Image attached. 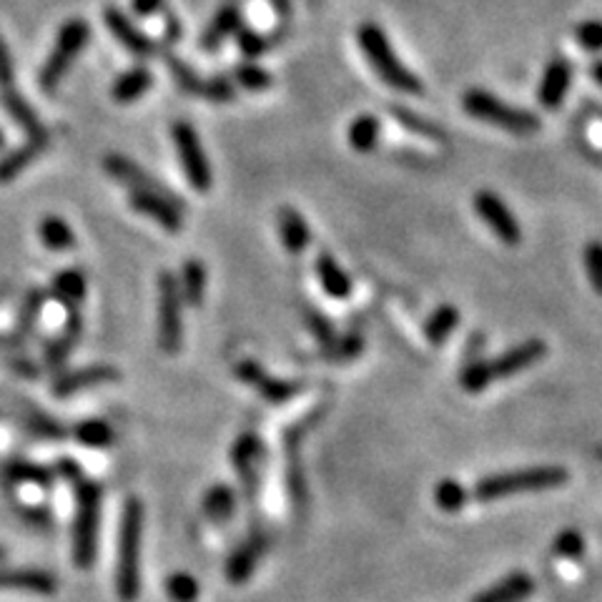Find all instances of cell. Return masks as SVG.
Wrapping results in <instances>:
<instances>
[{"label":"cell","mask_w":602,"mask_h":602,"mask_svg":"<svg viewBox=\"0 0 602 602\" xmlns=\"http://www.w3.org/2000/svg\"><path fill=\"white\" fill-rule=\"evenodd\" d=\"M201 96L206 98V101L211 103H231L234 101L236 91H234V83L229 81V78H209V81H204V88H201Z\"/></svg>","instance_id":"cell-47"},{"label":"cell","mask_w":602,"mask_h":602,"mask_svg":"<svg viewBox=\"0 0 602 602\" xmlns=\"http://www.w3.org/2000/svg\"><path fill=\"white\" fill-rule=\"evenodd\" d=\"M81 337H83L81 309H71V312H68V322L63 324V332L46 347V367L51 369V372L61 369L63 364L68 362V357H71L73 347L81 342Z\"/></svg>","instance_id":"cell-19"},{"label":"cell","mask_w":602,"mask_h":602,"mask_svg":"<svg viewBox=\"0 0 602 602\" xmlns=\"http://www.w3.org/2000/svg\"><path fill=\"white\" fill-rule=\"evenodd\" d=\"M236 36V43H239L241 53H244L246 58H259L264 56L266 51H269L271 46L276 43V38L281 36V33H271V36H261V33L251 31V28H244L241 26L239 31L234 33Z\"/></svg>","instance_id":"cell-40"},{"label":"cell","mask_w":602,"mask_h":602,"mask_svg":"<svg viewBox=\"0 0 602 602\" xmlns=\"http://www.w3.org/2000/svg\"><path fill=\"white\" fill-rule=\"evenodd\" d=\"M179 279L181 299L186 304H191V307H201V301L206 296V266L199 259L184 261Z\"/></svg>","instance_id":"cell-31"},{"label":"cell","mask_w":602,"mask_h":602,"mask_svg":"<svg viewBox=\"0 0 602 602\" xmlns=\"http://www.w3.org/2000/svg\"><path fill=\"white\" fill-rule=\"evenodd\" d=\"M51 296L56 301H61L68 312L71 309H81L83 299H86V276H83V271L66 269L61 274H56Z\"/></svg>","instance_id":"cell-28"},{"label":"cell","mask_w":602,"mask_h":602,"mask_svg":"<svg viewBox=\"0 0 602 602\" xmlns=\"http://www.w3.org/2000/svg\"><path fill=\"white\" fill-rule=\"evenodd\" d=\"M234 78L246 91H266V88H271V81H274L271 73L266 68L256 66V63H244V66L236 68Z\"/></svg>","instance_id":"cell-45"},{"label":"cell","mask_w":602,"mask_h":602,"mask_svg":"<svg viewBox=\"0 0 602 602\" xmlns=\"http://www.w3.org/2000/svg\"><path fill=\"white\" fill-rule=\"evenodd\" d=\"M56 577L43 570H0V590H26L36 595L56 592Z\"/></svg>","instance_id":"cell-24"},{"label":"cell","mask_w":602,"mask_h":602,"mask_svg":"<svg viewBox=\"0 0 602 602\" xmlns=\"http://www.w3.org/2000/svg\"><path fill=\"white\" fill-rule=\"evenodd\" d=\"M73 437L78 444L91 449H106L113 444V429L111 424L103 419H83L73 427Z\"/></svg>","instance_id":"cell-36"},{"label":"cell","mask_w":602,"mask_h":602,"mask_svg":"<svg viewBox=\"0 0 602 602\" xmlns=\"http://www.w3.org/2000/svg\"><path fill=\"white\" fill-rule=\"evenodd\" d=\"M184 344V299L179 279L171 271L159 274V347L166 354H179Z\"/></svg>","instance_id":"cell-7"},{"label":"cell","mask_w":602,"mask_h":602,"mask_svg":"<svg viewBox=\"0 0 602 602\" xmlns=\"http://www.w3.org/2000/svg\"><path fill=\"white\" fill-rule=\"evenodd\" d=\"M457 324H460V312L452 304H442L424 322V337L432 347H442L449 339V334L457 329Z\"/></svg>","instance_id":"cell-30"},{"label":"cell","mask_w":602,"mask_h":602,"mask_svg":"<svg viewBox=\"0 0 602 602\" xmlns=\"http://www.w3.org/2000/svg\"><path fill=\"white\" fill-rule=\"evenodd\" d=\"M492 382H495V374H492L490 362H485V359H472V362L467 364L460 374L462 389L470 394L485 392Z\"/></svg>","instance_id":"cell-39"},{"label":"cell","mask_w":602,"mask_h":602,"mask_svg":"<svg viewBox=\"0 0 602 602\" xmlns=\"http://www.w3.org/2000/svg\"><path fill=\"white\" fill-rule=\"evenodd\" d=\"M3 477L13 485H36L43 490L53 487V472L26 460H11L8 465H3Z\"/></svg>","instance_id":"cell-32"},{"label":"cell","mask_w":602,"mask_h":602,"mask_svg":"<svg viewBox=\"0 0 602 602\" xmlns=\"http://www.w3.org/2000/svg\"><path fill=\"white\" fill-rule=\"evenodd\" d=\"M592 78H595L597 86H602V61L592 63Z\"/></svg>","instance_id":"cell-55"},{"label":"cell","mask_w":602,"mask_h":602,"mask_svg":"<svg viewBox=\"0 0 602 602\" xmlns=\"http://www.w3.org/2000/svg\"><path fill=\"white\" fill-rule=\"evenodd\" d=\"M264 552L266 537L261 535V532H254L244 545L231 552L229 562H226V577H229L234 585H244L251 577V572L256 570V562H259V557L264 555Z\"/></svg>","instance_id":"cell-18"},{"label":"cell","mask_w":602,"mask_h":602,"mask_svg":"<svg viewBox=\"0 0 602 602\" xmlns=\"http://www.w3.org/2000/svg\"><path fill=\"white\" fill-rule=\"evenodd\" d=\"M88 38H91V28H88V23L81 21V18H73V21H68L66 26L58 31L56 48L51 51L46 66L41 68V73H38V86H41V91L53 93L61 86L63 76H66L68 68L73 66V58L88 46Z\"/></svg>","instance_id":"cell-6"},{"label":"cell","mask_w":602,"mask_h":602,"mask_svg":"<svg viewBox=\"0 0 602 602\" xmlns=\"http://www.w3.org/2000/svg\"><path fill=\"white\" fill-rule=\"evenodd\" d=\"M317 276L322 289L334 299H347L352 294V276L342 269V264L329 251H322L317 256Z\"/></svg>","instance_id":"cell-26"},{"label":"cell","mask_w":602,"mask_h":602,"mask_svg":"<svg viewBox=\"0 0 602 602\" xmlns=\"http://www.w3.org/2000/svg\"><path fill=\"white\" fill-rule=\"evenodd\" d=\"M597 457H600V460H602V447H600V449H597Z\"/></svg>","instance_id":"cell-58"},{"label":"cell","mask_w":602,"mask_h":602,"mask_svg":"<svg viewBox=\"0 0 602 602\" xmlns=\"http://www.w3.org/2000/svg\"><path fill=\"white\" fill-rule=\"evenodd\" d=\"M470 492L460 485L457 480H442L434 487V502L442 512H460L465 510Z\"/></svg>","instance_id":"cell-37"},{"label":"cell","mask_w":602,"mask_h":602,"mask_svg":"<svg viewBox=\"0 0 602 602\" xmlns=\"http://www.w3.org/2000/svg\"><path fill=\"white\" fill-rule=\"evenodd\" d=\"M462 106L477 121L490 123V126L502 128V131L515 133V136H530V133L540 131V118L535 113L510 106V103L500 101V98L482 91V88L467 91L465 98H462Z\"/></svg>","instance_id":"cell-5"},{"label":"cell","mask_w":602,"mask_h":602,"mask_svg":"<svg viewBox=\"0 0 602 602\" xmlns=\"http://www.w3.org/2000/svg\"><path fill=\"white\" fill-rule=\"evenodd\" d=\"M48 143H51L48 141V133H43V136L28 138V143H23L21 148H16V151H11L8 156H3V159H0V184H11L16 176H21L23 171H26L28 166H31L33 161L46 151Z\"/></svg>","instance_id":"cell-21"},{"label":"cell","mask_w":602,"mask_h":602,"mask_svg":"<svg viewBox=\"0 0 602 602\" xmlns=\"http://www.w3.org/2000/svg\"><path fill=\"white\" fill-rule=\"evenodd\" d=\"M0 101H3V108L11 113L13 121H16L18 126L28 133V136L36 138V136H43V133H46V128H43L41 118L36 116V111L31 108V103H28L26 98L16 91V88L8 93H0Z\"/></svg>","instance_id":"cell-29"},{"label":"cell","mask_w":602,"mask_h":602,"mask_svg":"<svg viewBox=\"0 0 602 602\" xmlns=\"http://www.w3.org/2000/svg\"><path fill=\"white\" fill-rule=\"evenodd\" d=\"M279 236L289 254H304L312 244V229H309L307 219L291 206L279 211Z\"/></svg>","instance_id":"cell-23"},{"label":"cell","mask_w":602,"mask_h":602,"mask_svg":"<svg viewBox=\"0 0 602 602\" xmlns=\"http://www.w3.org/2000/svg\"><path fill=\"white\" fill-rule=\"evenodd\" d=\"M572 83V68L567 63V58L557 56L547 63V68L542 71L540 88H537V101L542 103V108L547 111H557L565 103L567 91Z\"/></svg>","instance_id":"cell-12"},{"label":"cell","mask_w":602,"mask_h":602,"mask_svg":"<svg viewBox=\"0 0 602 602\" xmlns=\"http://www.w3.org/2000/svg\"><path fill=\"white\" fill-rule=\"evenodd\" d=\"M103 169H106L113 179L121 181V184L131 186L133 191H154V194L174 196L171 191H166L154 176H148L141 166L133 164L131 159H126V156L121 154H108L106 159H103Z\"/></svg>","instance_id":"cell-16"},{"label":"cell","mask_w":602,"mask_h":602,"mask_svg":"<svg viewBox=\"0 0 602 602\" xmlns=\"http://www.w3.org/2000/svg\"><path fill=\"white\" fill-rule=\"evenodd\" d=\"M264 457V444L256 437L254 432H246L236 439L234 449H231V465L239 472L241 482L246 485V490H256V470H259V462Z\"/></svg>","instance_id":"cell-15"},{"label":"cell","mask_w":602,"mask_h":602,"mask_svg":"<svg viewBox=\"0 0 602 602\" xmlns=\"http://www.w3.org/2000/svg\"><path fill=\"white\" fill-rule=\"evenodd\" d=\"M475 211L482 221L492 229V234L507 246H517L522 241V229L517 224L515 214L507 209L505 201L492 191H480L475 194Z\"/></svg>","instance_id":"cell-10"},{"label":"cell","mask_w":602,"mask_h":602,"mask_svg":"<svg viewBox=\"0 0 602 602\" xmlns=\"http://www.w3.org/2000/svg\"><path fill=\"white\" fill-rule=\"evenodd\" d=\"M239 28H241L239 6H236V3H226V6H221L219 11H216L214 21H211L209 26H206V31L201 33L199 48L209 53L216 51V48H219L226 38L234 36Z\"/></svg>","instance_id":"cell-22"},{"label":"cell","mask_w":602,"mask_h":602,"mask_svg":"<svg viewBox=\"0 0 602 602\" xmlns=\"http://www.w3.org/2000/svg\"><path fill=\"white\" fill-rule=\"evenodd\" d=\"M3 146H6V133L0 131V148H3Z\"/></svg>","instance_id":"cell-56"},{"label":"cell","mask_w":602,"mask_h":602,"mask_svg":"<svg viewBox=\"0 0 602 602\" xmlns=\"http://www.w3.org/2000/svg\"><path fill=\"white\" fill-rule=\"evenodd\" d=\"M0 557H6V550H3V547H0Z\"/></svg>","instance_id":"cell-57"},{"label":"cell","mask_w":602,"mask_h":602,"mask_svg":"<svg viewBox=\"0 0 602 602\" xmlns=\"http://www.w3.org/2000/svg\"><path fill=\"white\" fill-rule=\"evenodd\" d=\"M582 261H585V269H587V276H590L592 289L602 296V244L600 241H590V244L585 246Z\"/></svg>","instance_id":"cell-46"},{"label":"cell","mask_w":602,"mask_h":602,"mask_svg":"<svg viewBox=\"0 0 602 602\" xmlns=\"http://www.w3.org/2000/svg\"><path fill=\"white\" fill-rule=\"evenodd\" d=\"M392 116L397 118L399 126H404V128H407V131L419 133V136L434 138V141H437V143L444 141V133L439 131V128L434 126V123H429L427 118L417 116V113H412V111H409V108H397V106H394L392 108Z\"/></svg>","instance_id":"cell-43"},{"label":"cell","mask_w":602,"mask_h":602,"mask_svg":"<svg viewBox=\"0 0 602 602\" xmlns=\"http://www.w3.org/2000/svg\"><path fill=\"white\" fill-rule=\"evenodd\" d=\"M38 234L51 251H71L76 246V234L61 216H46L38 226Z\"/></svg>","instance_id":"cell-35"},{"label":"cell","mask_w":602,"mask_h":602,"mask_svg":"<svg viewBox=\"0 0 602 602\" xmlns=\"http://www.w3.org/2000/svg\"><path fill=\"white\" fill-rule=\"evenodd\" d=\"M8 367H11L13 372L21 374V377H28V379L38 377L36 362H31L28 357H8Z\"/></svg>","instance_id":"cell-52"},{"label":"cell","mask_w":602,"mask_h":602,"mask_svg":"<svg viewBox=\"0 0 602 602\" xmlns=\"http://www.w3.org/2000/svg\"><path fill=\"white\" fill-rule=\"evenodd\" d=\"M28 429H33L36 434H41V437H48V439H58L66 434V429L61 427L58 422H53L51 417H46V414H33L31 419L26 422Z\"/></svg>","instance_id":"cell-51"},{"label":"cell","mask_w":602,"mask_h":602,"mask_svg":"<svg viewBox=\"0 0 602 602\" xmlns=\"http://www.w3.org/2000/svg\"><path fill=\"white\" fill-rule=\"evenodd\" d=\"M236 510V495L229 485H214L204 495V515L211 522L221 525V522L229 520Z\"/></svg>","instance_id":"cell-34"},{"label":"cell","mask_w":602,"mask_h":602,"mask_svg":"<svg viewBox=\"0 0 602 602\" xmlns=\"http://www.w3.org/2000/svg\"><path fill=\"white\" fill-rule=\"evenodd\" d=\"M379 131H382L379 118L372 116V113H362V116L354 118L352 126H349V146H352L354 151H359V154H369V151L377 148Z\"/></svg>","instance_id":"cell-33"},{"label":"cell","mask_w":602,"mask_h":602,"mask_svg":"<svg viewBox=\"0 0 602 602\" xmlns=\"http://www.w3.org/2000/svg\"><path fill=\"white\" fill-rule=\"evenodd\" d=\"M166 595L174 602H196L201 595V587L196 582V577L189 575V572H174L166 580Z\"/></svg>","instance_id":"cell-41"},{"label":"cell","mask_w":602,"mask_h":602,"mask_svg":"<svg viewBox=\"0 0 602 602\" xmlns=\"http://www.w3.org/2000/svg\"><path fill=\"white\" fill-rule=\"evenodd\" d=\"M58 472L71 482L76 497V522H73V562L78 570H88L96 560L98 520H101V487L83 477L73 460H61Z\"/></svg>","instance_id":"cell-1"},{"label":"cell","mask_w":602,"mask_h":602,"mask_svg":"<svg viewBox=\"0 0 602 602\" xmlns=\"http://www.w3.org/2000/svg\"><path fill=\"white\" fill-rule=\"evenodd\" d=\"M166 66H169L171 76H174L176 86H179L181 91L189 93V96H201L204 78H201L199 73L189 66V63H184L181 58H176L174 53H166Z\"/></svg>","instance_id":"cell-38"},{"label":"cell","mask_w":602,"mask_h":602,"mask_svg":"<svg viewBox=\"0 0 602 602\" xmlns=\"http://www.w3.org/2000/svg\"><path fill=\"white\" fill-rule=\"evenodd\" d=\"M181 33H184V28H181V23L176 21L174 13H166V41L171 43L181 41Z\"/></svg>","instance_id":"cell-54"},{"label":"cell","mask_w":602,"mask_h":602,"mask_svg":"<svg viewBox=\"0 0 602 602\" xmlns=\"http://www.w3.org/2000/svg\"><path fill=\"white\" fill-rule=\"evenodd\" d=\"M545 354H547V344L542 342V339H527V342L517 344V347L507 349L505 354H500L495 362H490L492 374H495V379L497 377H502V379L515 377V374L535 367V364L540 362Z\"/></svg>","instance_id":"cell-13"},{"label":"cell","mask_w":602,"mask_h":602,"mask_svg":"<svg viewBox=\"0 0 602 602\" xmlns=\"http://www.w3.org/2000/svg\"><path fill=\"white\" fill-rule=\"evenodd\" d=\"M166 0H133V13L136 16H154V13L164 11Z\"/></svg>","instance_id":"cell-53"},{"label":"cell","mask_w":602,"mask_h":602,"mask_svg":"<svg viewBox=\"0 0 602 602\" xmlns=\"http://www.w3.org/2000/svg\"><path fill=\"white\" fill-rule=\"evenodd\" d=\"M171 136H174L179 164L181 169H184L189 184L194 186L196 191H201V194H206V191L211 189L214 174H211L209 156H206L204 146H201V138L199 133H196V128L186 121H176L174 128H171Z\"/></svg>","instance_id":"cell-8"},{"label":"cell","mask_w":602,"mask_h":602,"mask_svg":"<svg viewBox=\"0 0 602 602\" xmlns=\"http://www.w3.org/2000/svg\"><path fill=\"white\" fill-rule=\"evenodd\" d=\"M552 555L562 560H580L585 555V537L577 530H562L552 542Z\"/></svg>","instance_id":"cell-44"},{"label":"cell","mask_w":602,"mask_h":602,"mask_svg":"<svg viewBox=\"0 0 602 602\" xmlns=\"http://www.w3.org/2000/svg\"><path fill=\"white\" fill-rule=\"evenodd\" d=\"M567 470L557 465H542V467H525V470H510L500 472V475H490L475 485V497L480 502L500 500V497L520 495V492H542V490H557L567 482Z\"/></svg>","instance_id":"cell-4"},{"label":"cell","mask_w":602,"mask_h":602,"mask_svg":"<svg viewBox=\"0 0 602 602\" xmlns=\"http://www.w3.org/2000/svg\"><path fill=\"white\" fill-rule=\"evenodd\" d=\"M141 537L143 505L138 497H128L123 505L121 530H118L116 590L123 602H133L141 592Z\"/></svg>","instance_id":"cell-2"},{"label":"cell","mask_w":602,"mask_h":602,"mask_svg":"<svg viewBox=\"0 0 602 602\" xmlns=\"http://www.w3.org/2000/svg\"><path fill=\"white\" fill-rule=\"evenodd\" d=\"M131 206L138 211V214L151 216L161 229L171 231V234L184 229V216H181L176 196L154 194V191H133Z\"/></svg>","instance_id":"cell-11"},{"label":"cell","mask_w":602,"mask_h":602,"mask_svg":"<svg viewBox=\"0 0 602 602\" xmlns=\"http://www.w3.org/2000/svg\"><path fill=\"white\" fill-rule=\"evenodd\" d=\"M13 81H16V68H13L11 51H8L3 36H0V93L13 91Z\"/></svg>","instance_id":"cell-50"},{"label":"cell","mask_w":602,"mask_h":602,"mask_svg":"<svg viewBox=\"0 0 602 602\" xmlns=\"http://www.w3.org/2000/svg\"><path fill=\"white\" fill-rule=\"evenodd\" d=\"M106 26L108 31L116 36V41L121 43V46H126L128 51L136 53V56H151V53H156V43L151 41V38L146 36V33L138 31L136 26H133L131 21H128L126 16H123L118 8H106Z\"/></svg>","instance_id":"cell-17"},{"label":"cell","mask_w":602,"mask_h":602,"mask_svg":"<svg viewBox=\"0 0 602 602\" xmlns=\"http://www.w3.org/2000/svg\"><path fill=\"white\" fill-rule=\"evenodd\" d=\"M575 38L585 51H592V53L602 51V23L600 21L582 23V26H577Z\"/></svg>","instance_id":"cell-49"},{"label":"cell","mask_w":602,"mask_h":602,"mask_svg":"<svg viewBox=\"0 0 602 602\" xmlns=\"http://www.w3.org/2000/svg\"><path fill=\"white\" fill-rule=\"evenodd\" d=\"M46 299H48V294L43 289L28 291L26 301H23V304H21V314H18L16 332H13L11 337L0 339V342H3V347H11V349L21 347L23 339H26L28 334H33L38 317H41L43 307H46Z\"/></svg>","instance_id":"cell-25"},{"label":"cell","mask_w":602,"mask_h":602,"mask_svg":"<svg viewBox=\"0 0 602 602\" xmlns=\"http://www.w3.org/2000/svg\"><path fill=\"white\" fill-rule=\"evenodd\" d=\"M357 43L364 51V56H367V61L372 63L374 71H377V76L382 78L387 86H392L394 91L409 93V96H419V93L424 91L422 81L399 61L392 43H389L387 33H384L377 23H364V26H359Z\"/></svg>","instance_id":"cell-3"},{"label":"cell","mask_w":602,"mask_h":602,"mask_svg":"<svg viewBox=\"0 0 602 602\" xmlns=\"http://www.w3.org/2000/svg\"><path fill=\"white\" fill-rule=\"evenodd\" d=\"M121 379V372L116 367H108V364H96V367L78 369V372L63 374L53 384V394L56 397H71V394L86 392V389L101 387V384H113Z\"/></svg>","instance_id":"cell-14"},{"label":"cell","mask_w":602,"mask_h":602,"mask_svg":"<svg viewBox=\"0 0 602 602\" xmlns=\"http://www.w3.org/2000/svg\"><path fill=\"white\" fill-rule=\"evenodd\" d=\"M535 592V577L527 572H512L505 580L472 597V602H525Z\"/></svg>","instance_id":"cell-20"},{"label":"cell","mask_w":602,"mask_h":602,"mask_svg":"<svg viewBox=\"0 0 602 602\" xmlns=\"http://www.w3.org/2000/svg\"><path fill=\"white\" fill-rule=\"evenodd\" d=\"M151 86H154V73L148 71L146 66H138L118 76V81L111 88V96L116 103H133L141 96H146Z\"/></svg>","instance_id":"cell-27"},{"label":"cell","mask_w":602,"mask_h":602,"mask_svg":"<svg viewBox=\"0 0 602 602\" xmlns=\"http://www.w3.org/2000/svg\"><path fill=\"white\" fill-rule=\"evenodd\" d=\"M307 324H309V329H312V334L317 337V342L322 344V347H329V344L337 339V329H334V324L329 322V317H324L322 312L307 309Z\"/></svg>","instance_id":"cell-48"},{"label":"cell","mask_w":602,"mask_h":602,"mask_svg":"<svg viewBox=\"0 0 602 602\" xmlns=\"http://www.w3.org/2000/svg\"><path fill=\"white\" fill-rule=\"evenodd\" d=\"M234 374L241 379L244 384H249L256 394L266 399L269 404H284L289 402L294 394H299V384L289 382V379H279L271 377L259 362L254 359H239L234 367Z\"/></svg>","instance_id":"cell-9"},{"label":"cell","mask_w":602,"mask_h":602,"mask_svg":"<svg viewBox=\"0 0 602 602\" xmlns=\"http://www.w3.org/2000/svg\"><path fill=\"white\" fill-rule=\"evenodd\" d=\"M362 352H364V337L359 332L344 334L342 339L337 337L327 347V357L337 364L352 362V359H357Z\"/></svg>","instance_id":"cell-42"}]
</instances>
